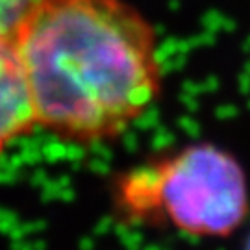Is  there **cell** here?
I'll list each match as a JSON object with an SVG mask.
<instances>
[{"instance_id": "1", "label": "cell", "mask_w": 250, "mask_h": 250, "mask_svg": "<svg viewBox=\"0 0 250 250\" xmlns=\"http://www.w3.org/2000/svg\"><path fill=\"white\" fill-rule=\"evenodd\" d=\"M15 43L37 126L65 141L115 139L161 97L160 36L130 0H41Z\"/></svg>"}, {"instance_id": "2", "label": "cell", "mask_w": 250, "mask_h": 250, "mask_svg": "<svg viewBox=\"0 0 250 250\" xmlns=\"http://www.w3.org/2000/svg\"><path fill=\"white\" fill-rule=\"evenodd\" d=\"M113 206L132 226L224 239L249 217V182L233 154L213 143H189L121 172Z\"/></svg>"}, {"instance_id": "3", "label": "cell", "mask_w": 250, "mask_h": 250, "mask_svg": "<svg viewBox=\"0 0 250 250\" xmlns=\"http://www.w3.org/2000/svg\"><path fill=\"white\" fill-rule=\"evenodd\" d=\"M36 126L34 99L15 37L0 36V148Z\"/></svg>"}, {"instance_id": "4", "label": "cell", "mask_w": 250, "mask_h": 250, "mask_svg": "<svg viewBox=\"0 0 250 250\" xmlns=\"http://www.w3.org/2000/svg\"><path fill=\"white\" fill-rule=\"evenodd\" d=\"M41 0H0V36L15 37L24 19Z\"/></svg>"}, {"instance_id": "5", "label": "cell", "mask_w": 250, "mask_h": 250, "mask_svg": "<svg viewBox=\"0 0 250 250\" xmlns=\"http://www.w3.org/2000/svg\"><path fill=\"white\" fill-rule=\"evenodd\" d=\"M247 250H250V241H249V247H247Z\"/></svg>"}, {"instance_id": "6", "label": "cell", "mask_w": 250, "mask_h": 250, "mask_svg": "<svg viewBox=\"0 0 250 250\" xmlns=\"http://www.w3.org/2000/svg\"><path fill=\"white\" fill-rule=\"evenodd\" d=\"M2 150H4V148H0V154H2Z\"/></svg>"}]
</instances>
